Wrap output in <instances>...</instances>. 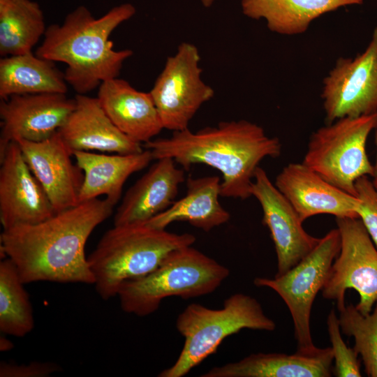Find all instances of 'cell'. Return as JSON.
I'll use <instances>...</instances> for the list:
<instances>
[{"label": "cell", "mask_w": 377, "mask_h": 377, "mask_svg": "<svg viewBox=\"0 0 377 377\" xmlns=\"http://www.w3.org/2000/svg\"><path fill=\"white\" fill-rule=\"evenodd\" d=\"M105 198L80 202L37 223L3 230L0 253L24 284L38 281L92 284L84 250L94 230L112 213Z\"/></svg>", "instance_id": "6da1fadb"}, {"label": "cell", "mask_w": 377, "mask_h": 377, "mask_svg": "<svg viewBox=\"0 0 377 377\" xmlns=\"http://www.w3.org/2000/svg\"><path fill=\"white\" fill-rule=\"evenodd\" d=\"M362 0H242L244 15L264 19L268 29L287 36L305 32L311 22L320 15Z\"/></svg>", "instance_id": "603a6c76"}, {"label": "cell", "mask_w": 377, "mask_h": 377, "mask_svg": "<svg viewBox=\"0 0 377 377\" xmlns=\"http://www.w3.org/2000/svg\"><path fill=\"white\" fill-rule=\"evenodd\" d=\"M229 269L187 246L171 251L146 276L124 283L117 296L121 309L138 316L154 313L169 297L195 298L216 290Z\"/></svg>", "instance_id": "5b68a950"}, {"label": "cell", "mask_w": 377, "mask_h": 377, "mask_svg": "<svg viewBox=\"0 0 377 377\" xmlns=\"http://www.w3.org/2000/svg\"><path fill=\"white\" fill-rule=\"evenodd\" d=\"M0 221L3 230L43 221L56 214L44 188L13 141L0 157Z\"/></svg>", "instance_id": "5bb4252c"}, {"label": "cell", "mask_w": 377, "mask_h": 377, "mask_svg": "<svg viewBox=\"0 0 377 377\" xmlns=\"http://www.w3.org/2000/svg\"><path fill=\"white\" fill-rule=\"evenodd\" d=\"M97 98L113 124L141 144L153 140L163 129L149 91H138L126 80L116 77L102 82Z\"/></svg>", "instance_id": "ffe728a7"}, {"label": "cell", "mask_w": 377, "mask_h": 377, "mask_svg": "<svg viewBox=\"0 0 377 377\" xmlns=\"http://www.w3.org/2000/svg\"><path fill=\"white\" fill-rule=\"evenodd\" d=\"M355 187L356 196L360 200L359 219L377 249V188L369 176L357 179Z\"/></svg>", "instance_id": "f1b7e54d"}, {"label": "cell", "mask_w": 377, "mask_h": 377, "mask_svg": "<svg viewBox=\"0 0 377 377\" xmlns=\"http://www.w3.org/2000/svg\"><path fill=\"white\" fill-rule=\"evenodd\" d=\"M376 124L375 112L341 118L319 128L310 137L302 163L329 183L356 196L357 179L374 176L366 143Z\"/></svg>", "instance_id": "52a82bcc"}, {"label": "cell", "mask_w": 377, "mask_h": 377, "mask_svg": "<svg viewBox=\"0 0 377 377\" xmlns=\"http://www.w3.org/2000/svg\"><path fill=\"white\" fill-rule=\"evenodd\" d=\"M15 265L8 258L0 263V331L22 337L34 327L33 308Z\"/></svg>", "instance_id": "484cf974"}, {"label": "cell", "mask_w": 377, "mask_h": 377, "mask_svg": "<svg viewBox=\"0 0 377 377\" xmlns=\"http://www.w3.org/2000/svg\"><path fill=\"white\" fill-rule=\"evenodd\" d=\"M154 159L169 157L184 169L205 164L222 175L221 197L246 200L260 163L281 155L279 138L267 135L259 125L247 120L219 122L197 131H174L168 138L144 144Z\"/></svg>", "instance_id": "7a4b0ae2"}, {"label": "cell", "mask_w": 377, "mask_h": 377, "mask_svg": "<svg viewBox=\"0 0 377 377\" xmlns=\"http://www.w3.org/2000/svg\"><path fill=\"white\" fill-rule=\"evenodd\" d=\"M45 27L43 12L32 0H0V54L32 52Z\"/></svg>", "instance_id": "d4e9b609"}, {"label": "cell", "mask_w": 377, "mask_h": 377, "mask_svg": "<svg viewBox=\"0 0 377 377\" xmlns=\"http://www.w3.org/2000/svg\"><path fill=\"white\" fill-rule=\"evenodd\" d=\"M135 11L133 5L124 3L96 18L86 6H80L61 24L47 27L35 54L64 63L66 82L77 94H86L102 82L117 77L124 61L133 55L131 50H114L110 36Z\"/></svg>", "instance_id": "3957f363"}, {"label": "cell", "mask_w": 377, "mask_h": 377, "mask_svg": "<svg viewBox=\"0 0 377 377\" xmlns=\"http://www.w3.org/2000/svg\"><path fill=\"white\" fill-rule=\"evenodd\" d=\"M14 344L3 334L0 336V351L6 352L13 349Z\"/></svg>", "instance_id": "4dcf8cb0"}, {"label": "cell", "mask_w": 377, "mask_h": 377, "mask_svg": "<svg viewBox=\"0 0 377 377\" xmlns=\"http://www.w3.org/2000/svg\"><path fill=\"white\" fill-rule=\"evenodd\" d=\"M375 128H376L375 140H376V149H377V124H376V126ZM374 177L377 176V150H376V161H375V163L374 165Z\"/></svg>", "instance_id": "1f68e13d"}, {"label": "cell", "mask_w": 377, "mask_h": 377, "mask_svg": "<svg viewBox=\"0 0 377 377\" xmlns=\"http://www.w3.org/2000/svg\"><path fill=\"white\" fill-rule=\"evenodd\" d=\"M341 238L340 251L334 259L322 295L345 306L348 289L357 291L355 306L362 314L369 313L377 301V249L359 218H337Z\"/></svg>", "instance_id": "9c48e42d"}, {"label": "cell", "mask_w": 377, "mask_h": 377, "mask_svg": "<svg viewBox=\"0 0 377 377\" xmlns=\"http://www.w3.org/2000/svg\"><path fill=\"white\" fill-rule=\"evenodd\" d=\"M274 185L304 222L317 214L359 218L360 200L327 182L304 164L291 163L276 177Z\"/></svg>", "instance_id": "2e32d148"}, {"label": "cell", "mask_w": 377, "mask_h": 377, "mask_svg": "<svg viewBox=\"0 0 377 377\" xmlns=\"http://www.w3.org/2000/svg\"><path fill=\"white\" fill-rule=\"evenodd\" d=\"M339 312L341 330L354 338L353 348L361 356L366 374L377 377V301L373 311L367 315L353 304L346 305Z\"/></svg>", "instance_id": "4316f807"}, {"label": "cell", "mask_w": 377, "mask_h": 377, "mask_svg": "<svg viewBox=\"0 0 377 377\" xmlns=\"http://www.w3.org/2000/svg\"><path fill=\"white\" fill-rule=\"evenodd\" d=\"M176 328L184 343L175 362L159 377H182L216 352L228 337L244 329L273 331L275 322L267 316L254 297L236 293L228 297L219 309L200 304L188 305L177 316Z\"/></svg>", "instance_id": "8992f818"}, {"label": "cell", "mask_w": 377, "mask_h": 377, "mask_svg": "<svg viewBox=\"0 0 377 377\" xmlns=\"http://www.w3.org/2000/svg\"><path fill=\"white\" fill-rule=\"evenodd\" d=\"M321 96L327 124L377 112V27L362 53L338 59L324 78Z\"/></svg>", "instance_id": "8fae6325"}, {"label": "cell", "mask_w": 377, "mask_h": 377, "mask_svg": "<svg viewBox=\"0 0 377 377\" xmlns=\"http://www.w3.org/2000/svg\"><path fill=\"white\" fill-rule=\"evenodd\" d=\"M373 183H374L375 187L377 188V176L374 177Z\"/></svg>", "instance_id": "836d02e7"}, {"label": "cell", "mask_w": 377, "mask_h": 377, "mask_svg": "<svg viewBox=\"0 0 377 377\" xmlns=\"http://www.w3.org/2000/svg\"><path fill=\"white\" fill-rule=\"evenodd\" d=\"M341 247L339 230L332 229L296 265L273 279L257 277L254 285L274 290L288 306L299 350L316 348L311 333L310 318L314 300L328 278Z\"/></svg>", "instance_id": "ba28073f"}, {"label": "cell", "mask_w": 377, "mask_h": 377, "mask_svg": "<svg viewBox=\"0 0 377 377\" xmlns=\"http://www.w3.org/2000/svg\"><path fill=\"white\" fill-rule=\"evenodd\" d=\"M200 61L198 47L188 42L182 43L168 57L149 91L163 128H188L201 106L213 98L214 90L203 81Z\"/></svg>", "instance_id": "30bf717a"}, {"label": "cell", "mask_w": 377, "mask_h": 377, "mask_svg": "<svg viewBox=\"0 0 377 377\" xmlns=\"http://www.w3.org/2000/svg\"><path fill=\"white\" fill-rule=\"evenodd\" d=\"M73 154L84 174L80 202L105 195L116 205L126 179L154 160L151 151L145 148L141 152L130 154L106 155L85 151H74Z\"/></svg>", "instance_id": "44dd1931"}, {"label": "cell", "mask_w": 377, "mask_h": 377, "mask_svg": "<svg viewBox=\"0 0 377 377\" xmlns=\"http://www.w3.org/2000/svg\"><path fill=\"white\" fill-rule=\"evenodd\" d=\"M61 369L54 362H32L28 364H17L1 362V377H47Z\"/></svg>", "instance_id": "f546056e"}, {"label": "cell", "mask_w": 377, "mask_h": 377, "mask_svg": "<svg viewBox=\"0 0 377 377\" xmlns=\"http://www.w3.org/2000/svg\"><path fill=\"white\" fill-rule=\"evenodd\" d=\"M331 347L285 353H253L243 359L215 367L201 377H330Z\"/></svg>", "instance_id": "d6986e66"}, {"label": "cell", "mask_w": 377, "mask_h": 377, "mask_svg": "<svg viewBox=\"0 0 377 377\" xmlns=\"http://www.w3.org/2000/svg\"><path fill=\"white\" fill-rule=\"evenodd\" d=\"M66 94L14 95L1 99L0 157L18 139L39 142L64 124L75 107Z\"/></svg>", "instance_id": "4fadbf2b"}, {"label": "cell", "mask_w": 377, "mask_h": 377, "mask_svg": "<svg viewBox=\"0 0 377 377\" xmlns=\"http://www.w3.org/2000/svg\"><path fill=\"white\" fill-rule=\"evenodd\" d=\"M214 0H201L202 4L205 7H209L212 6Z\"/></svg>", "instance_id": "d6a6232c"}, {"label": "cell", "mask_w": 377, "mask_h": 377, "mask_svg": "<svg viewBox=\"0 0 377 377\" xmlns=\"http://www.w3.org/2000/svg\"><path fill=\"white\" fill-rule=\"evenodd\" d=\"M221 182L218 176H205L186 180L185 195L146 225L165 229L174 222H187L205 232L228 222L230 213L221 205Z\"/></svg>", "instance_id": "7402d4cb"}, {"label": "cell", "mask_w": 377, "mask_h": 377, "mask_svg": "<svg viewBox=\"0 0 377 377\" xmlns=\"http://www.w3.org/2000/svg\"><path fill=\"white\" fill-rule=\"evenodd\" d=\"M156 162L126 193L114 217V226L142 224L168 209L185 182L183 169L169 157Z\"/></svg>", "instance_id": "ac0fdd59"}, {"label": "cell", "mask_w": 377, "mask_h": 377, "mask_svg": "<svg viewBox=\"0 0 377 377\" xmlns=\"http://www.w3.org/2000/svg\"><path fill=\"white\" fill-rule=\"evenodd\" d=\"M251 194L262 207L263 223L268 228L274 244L277 258L275 276L281 275L308 255L320 238L305 231L297 212L260 166L254 175Z\"/></svg>", "instance_id": "7c38bea8"}, {"label": "cell", "mask_w": 377, "mask_h": 377, "mask_svg": "<svg viewBox=\"0 0 377 377\" xmlns=\"http://www.w3.org/2000/svg\"><path fill=\"white\" fill-rule=\"evenodd\" d=\"M191 233H175L145 223L114 226L87 257L96 290L105 300L117 297L121 285L155 269L172 251L192 246Z\"/></svg>", "instance_id": "277c9868"}, {"label": "cell", "mask_w": 377, "mask_h": 377, "mask_svg": "<svg viewBox=\"0 0 377 377\" xmlns=\"http://www.w3.org/2000/svg\"><path fill=\"white\" fill-rule=\"evenodd\" d=\"M327 325L334 361V374L338 377L362 376L359 355L344 342L341 335L339 317L334 310L328 314Z\"/></svg>", "instance_id": "83f0119b"}, {"label": "cell", "mask_w": 377, "mask_h": 377, "mask_svg": "<svg viewBox=\"0 0 377 377\" xmlns=\"http://www.w3.org/2000/svg\"><path fill=\"white\" fill-rule=\"evenodd\" d=\"M74 98V109L59 130L73 152L100 151L130 154L144 150L141 143L129 138L113 124L97 97L77 94Z\"/></svg>", "instance_id": "e0dca14e"}, {"label": "cell", "mask_w": 377, "mask_h": 377, "mask_svg": "<svg viewBox=\"0 0 377 377\" xmlns=\"http://www.w3.org/2000/svg\"><path fill=\"white\" fill-rule=\"evenodd\" d=\"M25 161L47 193L56 213L80 203L84 174L59 131L39 142L15 140Z\"/></svg>", "instance_id": "9a60e30c"}, {"label": "cell", "mask_w": 377, "mask_h": 377, "mask_svg": "<svg viewBox=\"0 0 377 377\" xmlns=\"http://www.w3.org/2000/svg\"><path fill=\"white\" fill-rule=\"evenodd\" d=\"M64 73L54 62L33 52L0 59V98L35 94H66Z\"/></svg>", "instance_id": "cb8c5ba5"}]
</instances>
